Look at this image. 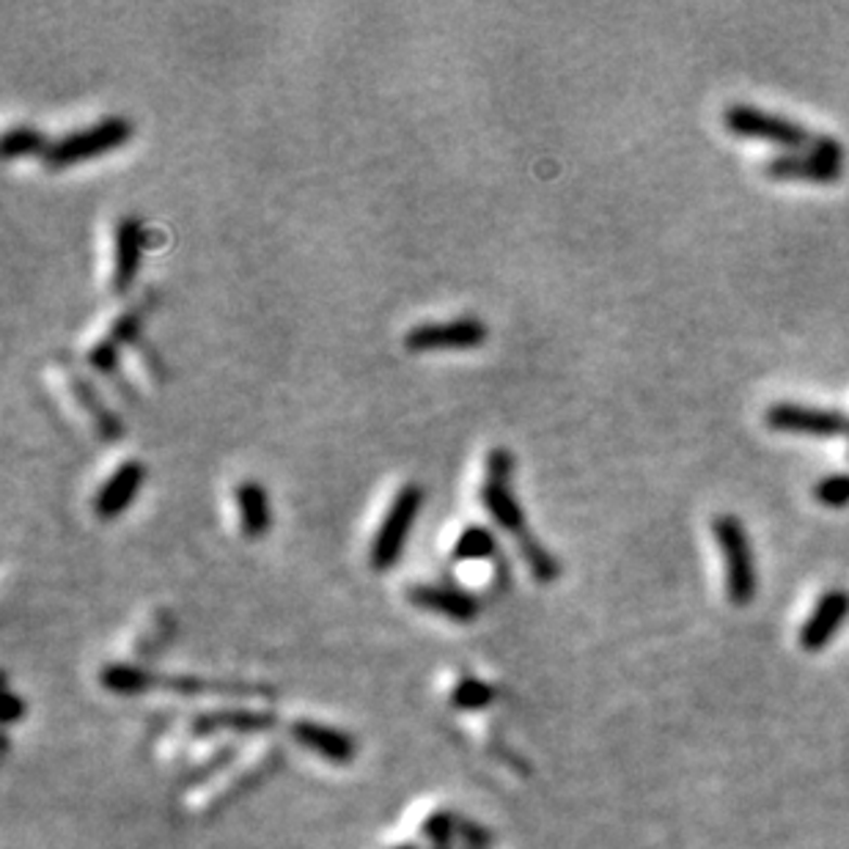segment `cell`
I'll return each mask as SVG.
<instances>
[{
    "instance_id": "cell-1",
    "label": "cell",
    "mask_w": 849,
    "mask_h": 849,
    "mask_svg": "<svg viewBox=\"0 0 849 849\" xmlns=\"http://www.w3.org/2000/svg\"><path fill=\"white\" fill-rule=\"evenodd\" d=\"M132 124L124 116H107L100 122L88 124V127L75 129V132H66L59 141H50L48 152L41 157V165H48L50 170H64L75 168V165L88 163V160H97L102 154H111L116 149H122L124 143H129L132 138Z\"/></svg>"
},
{
    "instance_id": "cell-2",
    "label": "cell",
    "mask_w": 849,
    "mask_h": 849,
    "mask_svg": "<svg viewBox=\"0 0 849 849\" xmlns=\"http://www.w3.org/2000/svg\"><path fill=\"white\" fill-rule=\"evenodd\" d=\"M511 476H515V457L509 448H493L484 459V484L479 490L481 509L490 515V520L515 536L517 545L531 540L533 533L528 531L525 511H522L520 500L511 486Z\"/></svg>"
},
{
    "instance_id": "cell-3",
    "label": "cell",
    "mask_w": 849,
    "mask_h": 849,
    "mask_svg": "<svg viewBox=\"0 0 849 849\" xmlns=\"http://www.w3.org/2000/svg\"><path fill=\"white\" fill-rule=\"evenodd\" d=\"M723 124L732 136L773 143L789 152H814L825 136V132H811L802 124L775 116V113H764L753 105H732L723 113Z\"/></svg>"
},
{
    "instance_id": "cell-4",
    "label": "cell",
    "mask_w": 849,
    "mask_h": 849,
    "mask_svg": "<svg viewBox=\"0 0 849 849\" xmlns=\"http://www.w3.org/2000/svg\"><path fill=\"white\" fill-rule=\"evenodd\" d=\"M423 506V490L413 481H407L396 495H393L391 506H388L385 517H382L380 528H377L375 540H371L369 563L375 572H388L396 567L402 553H405L407 540H410L413 525H416L418 515Z\"/></svg>"
},
{
    "instance_id": "cell-5",
    "label": "cell",
    "mask_w": 849,
    "mask_h": 849,
    "mask_svg": "<svg viewBox=\"0 0 849 849\" xmlns=\"http://www.w3.org/2000/svg\"><path fill=\"white\" fill-rule=\"evenodd\" d=\"M714 542L721 547L723 561H726V588L728 599H732L737 608L753 603L756 594V563H753V550H750L748 531H745L743 522L734 515H721L714 517L712 522Z\"/></svg>"
},
{
    "instance_id": "cell-6",
    "label": "cell",
    "mask_w": 849,
    "mask_h": 849,
    "mask_svg": "<svg viewBox=\"0 0 849 849\" xmlns=\"http://www.w3.org/2000/svg\"><path fill=\"white\" fill-rule=\"evenodd\" d=\"M844 147L831 136H822V143L814 152H786L764 163V174L775 182H809L833 185L841 179Z\"/></svg>"
},
{
    "instance_id": "cell-7",
    "label": "cell",
    "mask_w": 849,
    "mask_h": 849,
    "mask_svg": "<svg viewBox=\"0 0 849 849\" xmlns=\"http://www.w3.org/2000/svg\"><path fill=\"white\" fill-rule=\"evenodd\" d=\"M490 335L479 317H457L445 322H423L405 333L407 352H440V350H476Z\"/></svg>"
},
{
    "instance_id": "cell-8",
    "label": "cell",
    "mask_w": 849,
    "mask_h": 849,
    "mask_svg": "<svg viewBox=\"0 0 849 849\" xmlns=\"http://www.w3.org/2000/svg\"><path fill=\"white\" fill-rule=\"evenodd\" d=\"M764 423L775 432L811 434V438H836V434L849 432V418L844 413L795 405V402H778L770 407L764 413Z\"/></svg>"
},
{
    "instance_id": "cell-9",
    "label": "cell",
    "mask_w": 849,
    "mask_h": 849,
    "mask_svg": "<svg viewBox=\"0 0 849 849\" xmlns=\"http://www.w3.org/2000/svg\"><path fill=\"white\" fill-rule=\"evenodd\" d=\"M143 248H147V229L141 217L124 215L113 231V270H111V292L127 294L136 287L138 273H141Z\"/></svg>"
},
{
    "instance_id": "cell-10",
    "label": "cell",
    "mask_w": 849,
    "mask_h": 849,
    "mask_svg": "<svg viewBox=\"0 0 849 849\" xmlns=\"http://www.w3.org/2000/svg\"><path fill=\"white\" fill-rule=\"evenodd\" d=\"M143 481H147V465H143L141 459H127L124 465H118V468L107 476L105 484L97 490L94 515L105 522L122 517L124 511L132 506V500L138 498Z\"/></svg>"
},
{
    "instance_id": "cell-11",
    "label": "cell",
    "mask_w": 849,
    "mask_h": 849,
    "mask_svg": "<svg viewBox=\"0 0 849 849\" xmlns=\"http://www.w3.org/2000/svg\"><path fill=\"white\" fill-rule=\"evenodd\" d=\"M141 328H143V305L127 311L113 322L111 333L102 341H97L88 352V366L97 369L100 375H105L107 380H116L118 377V357L127 344H141Z\"/></svg>"
},
{
    "instance_id": "cell-12",
    "label": "cell",
    "mask_w": 849,
    "mask_h": 849,
    "mask_svg": "<svg viewBox=\"0 0 849 849\" xmlns=\"http://www.w3.org/2000/svg\"><path fill=\"white\" fill-rule=\"evenodd\" d=\"M407 599H410L416 608L432 610V613L459 621V624H470V621L479 619L481 613V605L473 594L459 592V588L452 586H434V583L410 586L407 588Z\"/></svg>"
},
{
    "instance_id": "cell-13",
    "label": "cell",
    "mask_w": 849,
    "mask_h": 849,
    "mask_svg": "<svg viewBox=\"0 0 849 849\" xmlns=\"http://www.w3.org/2000/svg\"><path fill=\"white\" fill-rule=\"evenodd\" d=\"M847 616H849V592H844V588H831V592L822 594L814 613L809 616V621H806L800 630L802 649L820 651L822 646L831 644V638L838 633V628H841L844 621H847Z\"/></svg>"
},
{
    "instance_id": "cell-14",
    "label": "cell",
    "mask_w": 849,
    "mask_h": 849,
    "mask_svg": "<svg viewBox=\"0 0 849 849\" xmlns=\"http://www.w3.org/2000/svg\"><path fill=\"white\" fill-rule=\"evenodd\" d=\"M289 732H292L294 743H300L311 753L322 756L325 762L350 764L357 753L355 739L341 728L322 726V723L314 721H294Z\"/></svg>"
},
{
    "instance_id": "cell-15",
    "label": "cell",
    "mask_w": 849,
    "mask_h": 849,
    "mask_svg": "<svg viewBox=\"0 0 849 849\" xmlns=\"http://www.w3.org/2000/svg\"><path fill=\"white\" fill-rule=\"evenodd\" d=\"M235 504L240 515V531L245 540H264L273 528L270 495L256 479H245L235 486Z\"/></svg>"
},
{
    "instance_id": "cell-16",
    "label": "cell",
    "mask_w": 849,
    "mask_h": 849,
    "mask_svg": "<svg viewBox=\"0 0 849 849\" xmlns=\"http://www.w3.org/2000/svg\"><path fill=\"white\" fill-rule=\"evenodd\" d=\"M66 380H69V388H72V393H75L77 405H80L83 410L88 413V418L94 421L100 438L107 440V443H113V440L122 438L124 423L118 421V416L111 410V407L102 405V398H100V393H97V388L91 385L86 377L77 375L75 369L66 371Z\"/></svg>"
},
{
    "instance_id": "cell-17",
    "label": "cell",
    "mask_w": 849,
    "mask_h": 849,
    "mask_svg": "<svg viewBox=\"0 0 849 849\" xmlns=\"http://www.w3.org/2000/svg\"><path fill=\"white\" fill-rule=\"evenodd\" d=\"M100 682L105 690L116 693V696H141V693L152 690L157 685V680L149 671L138 666H124V662L102 668Z\"/></svg>"
},
{
    "instance_id": "cell-18",
    "label": "cell",
    "mask_w": 849,
    "mask_h": 849,
    "mask_svg": "<svg viewBox=\"0 0 849 849\" xmlns=\"http://www.w3.org/2000/svg\"><path fill=\"white\" fill-rule=\"evenodd\" d=\"M273 718L264 712H242V709H226V712H212L206 718H201L195 732H220V728H229V732H262V728H270Z\"/></svg>"
},
{
    "instance_id": "cell-19",
    "label": "cell",
    "mask_w": 849,
    "mask_h": 849,
    "mask_svg": "<svg viewBox=\"0 0 849 849\" xmlns=\"http://www.w3.org/2000/svg\"><path fill=\"white\" fill-rule=\"evenodd\" d=\"M498 553V542H495V533L484 525H468L454 542L452 558L457 563H470V561H486Z\"/></svg>"
},
{
    "instance_id": "cell-20",
    "label": "cell",
    "mask_w": 849,
    "mask_h": 849,
    "mask_svg": "<svg viewBox=\"0 0 849 849\" xmlns=\"http://www.w3.org/2000/svg\"><path fill=\"white\" fill-rule=\"evenodd\" d=\"M50 147V138L34 124H17L9 127L3 136V157L20 160V157H45Z\"/></svg>"
},
{
    "instance_id": "cell-21",
    "label": "cell",
    "mask_w": 849,
    "mask_h": 849,
    "mask_svg": "<svg viewBox=\"0 0 849 849\" xmlns=\"http://www.w3.org/2000/svg\"><path fill=\"white\" fill-rule=\"evenodd\" d=\"M517 547H520V556L525 558L528 569H531V574L536 583L547 586V583H556V580L561 578V563H558V558L553 556V553L547 550V547L542 545L536 536L520 542Z\"/></svg>"
},
{
    "instance_id": "cell-22",
    "label": "cell",
    "mask_w": 849,
    "mask_h": 849,
    "mask_svg": "<svg viewBox=\"0 0 849 849\" xmlns=\"http://www.w3.org/2000/svg\"><path fill=\"white\" fill-rule=\"evenodd\" d=\"M495 701V687L476 676H465L452 693V704L459 709H484Z\"/></svg>"
},
{
    "instance_id": "cell-23",
    "label": "cell",
    "mask_w": 849,
    "mask_h": 849,
    "mask_svg": "<svg viewBox=\"0 0 849 849\" xmlns=\"http://www.w3.org/2000/svg\"><path fill=\"white\" fill-rule=\"evenodd\" d=\"M814 498L827 509H844L849 504V473L825 476L814 484Z\"/></svg>"
},
{
    "instance_id": "cell-24",
    "label": "cell",
    "mask_w": 849,
    "mask_h": 849,
    "mask_svg": "<svg viewBox=\"0 0 849 849\" xmlns=\"http://www.w3.org/2000/svg\"><path fill=\"white\" fill-rule=\"evenodd\" d=\"M457 831L459 822L454 820L452 811H434V814L423 822V836L432 844H448Z\"/></svg>"
},
{
    "instance_id": "cell-25",
    "label": "cell",
    "mask_w": 849,
    "mask_h": 849,
    "mask_svg": "<svg viewBox=\"0 0 849 849\" xmlns=\"http://www.w3.org/2000/svg\"><path fill=\"white\" fill-rule=\"evenodd\" d=\"M457 833H462V838L473 849H486V847H490V841H493V838H490V833H486L484 827L473 825V822H459V831Z\"/></svg>"
},
{
    "instance_id": "cell-26",
    "label": "cell",
    "mask_w": 849,
    "mask_h": 849,
    "mask_svg": "<svg viewBox=\"0 0 849 849\" xmlns=\"http://www.w3.org/2000/svg\"><path fill=\"white\" fill-rule=\"evenodd\" d=\"M23 714H25V701H20L17 696H12V693H9L7 712H3V723H7V726H12V723H17L20 718H23Z\"/></svg>"
},
{
    "instance_id": "cell-27",
    "label": "cell",
    "mask_w": 849,
    "mask_h": 849,
    "mask_svg": "<svg viewBox=\"0 0 849 849\" xmlns=\"http://www.w3.org/2000/svg\"><path fill=\"white\" fill-rule=\"evenodd\" d=\"M432 849H448V844H434Z\"/></svg>"
},
{
    "instance_id": "cell-28",
    "label": "cell",
    "mask_w": 849,
    "mask_h": 849,
    "mask_svg": "<svg viewBox=\"0 0 849 849\" xmlns=\"http://www.w3.org/2000/svg\"><path fill=\"white\" fill-rule=\"evenodd\" d=\"M396 849H416V847H396Z\"/></svg>"
}]
</instances>
